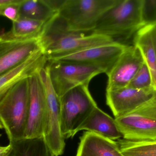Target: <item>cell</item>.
Here are the masks:
<instances>
[{"instance_id": "cell-1", "label": "cell", "mask_w": 156, "mask_h": 156, "mask_svg": "<svg viewBox=\"0 0 156 156\" xmlns=\"http://www.w3.org/2000/svg\"><path fill=\"white\" fill-rule=\"evenodd\" d=\"M118 0H60L57 18L63 21L62 30L92 33L104 14Z\"/></svg>"}, {"instance_id": "cell-2", "label": "cell", "mask_w": 156, "mask_h": 156, "mask_svg": "<svg viewBox=\"0 0 156 156\" xmlns=\"http://www.w3.org/2000/svg\"><path fill=\"white\" fill-rule=\"evenodd\" d=\"M143 0H118L101 17L93 33L127 39L144 26L141 16Z\"/></svg>"}, {"instance_id": "cell-3", "label": "cell", "mask_w": 156, "mask_h": 156, "mask_svg": "<svg viewBox=\"0 0 156 156\" xmlns=\"http://www.w3.org/2000/svg\"><path fill=\"white\" fill-rule=\"evenodd\" d=\"M29 103L28 78L17 83L0 101V118L10 142L25 138Z\"/></svg>"}, {"instance_id": "cell-4", "label": "cell", "mask_w": 156, "mask_h": 156, "mask_svg": "<svg viewBox=\"0 0 156 156\" xmlns=\"http://www.w3.org/2000/svg\"><path fill=\"white\" fill-rule=\"evenodd\" d=\"M60 99V130L65 139L74 137L78 130L97 106L89 85L69 91Z\"/></svg>"}, {"instance_id": "cell-5", "label": "cell", "mask_w": 156, "mask_h": 156, "mask_svg": "<svg viewBox=\"0 0 156 156\" xmlns=\"http://www.w3.org/2000/svg\"><path fill=\"white\" fill-rule=\"evenodd\" d=\"M50 33L45 32L40 37L42 48L48 59L115 41L111 37L93 32L72 33L59 28Z\"/></svg>"}, {"instance_id": "cell-6", "label": "cell", "mask_w": 156, "mask_h": 156, "mask_svg": "<svg viewBox=\"0 0 156 156\" xmlns=\"http://www.w3.org/2000/svg\"><path fill=\"white\" fill-rule=\"evenodd\" d=\"M46 101L43 137L55 156L64 154L66 143L60 130V99L51 82L48 62L39 70Z\"/></svg>"}, {"instance_id": "cell-7", "label": "cell", "mask_w": 156, "mask_h": 156, "mask_svg": "<svg viewBox=\"0 0 156 156\" xmlns=\"http://www.w3.org/2000/svg\"><path fill=\"white\" fill-rule=\"evenodd\" d=\"M115 119L123 139L156 141V93L141 106Z\"/></svg>"}, {"instance_id": "cell-8", "label": "cell", "mask_w": 156, "mask_h": 156, "mask_svg": "<svg viewBox=\"0 0 156 156\" xmlns=\"http://www.w3.org/2000/svg\"><path fill=\"white\" fill-rule=\"evenodd\" d=\"M48 64L51 82L60 98L74 88L89 85L94 77L105 73L100 67L78 62L48 60Z\"/></svg>"}, {"instance_id": "cell-9", "label": "cell", "mask_w": 156, "mask_h": 156, "mask_svg": "<svg viewBox=\"0 0 156 156\" xmlns=\"http://www.w3.org/2000/svg\"><path fill=\"white\" fill-rule=\"evenodd\" d=\"M127 45L120 42L89 48L75 53L48 59V60L71 61L94 65L107 74L123 53Z\"/></svg>"}, {"instance_id": "cell-10", "label": "cell", "mask_w": 156, "mask_h": 156, "mask_svg": "<svg viewBox=\"0 0 156 156\" xmlns=\"http://www.w3.org/2000/svg\"><path fill=\"white\" fill-rule=\"evenodd\" d=\"M43 49L40 38L9 39L0 35V76Z\"/></svg>"}, {"instance_id": "cell-11", "label": "cell", "mask_w": 156, "mask_h": 156, "mask_svg": "<svg viewBox=\"0 0 156 156\" xmlns=\"http://www.w3.org/2000/svg\"><path fill=\"white\" fill-rule=\"evenodd\" d=\"M39 71L28 78L30 103L29 118L25 138L43 136L46 101Z\"/></svg>"}, {"instance_id": "cell-12", "label": "cell", "mask_w": 156, "mask_h": 156, "mask_svg": "<svg viewBox=\"0 0 156 156\" xmlns=\"http://www.w3.org/2000/svg\"><path fill=\"white\" fill-rule=\"evenodd\" d=\"M144 63V58L139 49L134 45H127L116 63L106 74L108 78L106 90L127 87Z\"/></svg>"}, {"instance_id": "cell-13", "label": "cell", "mask_w": 156, "mask_h": 156, "mask_svg": "<svg viewBox=\"0 0 156 156\" xmlns=\"http://www.w3.org/2000/svg\"><path fill=\"white\" fill-rule=\"evenodd\" d=\"M156 90L154 88L137 89L129 87L106 90V104L115 118L133 111L154 97Z\"/></svg>"}, {"instance_id": "cell-14", "label": "cell", "mask_w": 156, "mask_h": 156, "mask_svg": "<svg viewBox=\"0 0 156 156\" xmlns=\"http://www.w3.org/2000/svg\"><path fill=\"white\" fill-rule=\"evenodd\" d=\"M48 59L43 49L35 53L15 67L0 76V101L20 81L44 67Z\"/></svg>"}, {"instance_id": "cell-15", "label": "cell", "mask_w": 156, "mask_h": 156, "mask_svg": "<svg viewBox=\"0 0 156 156\" xmlns=\"http://www.w3.org/2000/svg\"><path fill=\"white\" fill-rule=\"evenodd\" d=\"M76 156H124L117 142L91 132H86L80 138Z\"/></svg>"}, {"instance_id": "cell-16", "label": "cell", "mask_w": 156, "mask_h": 156, "mask_svg": "<svg viewBox=\"0 0 156 156\" xmlns=\"http://www.w3.org/2000/svg\"><path fill=\"white\" fill-rule=\"evenodd\" d=\"M135 34L134 45L140 50L150 70L156 90V23L143 27Z\"/></svg>"}, {"instance_id": "cell-17", "label": "cell", "mask_w": 156, "mask_h": 156, "mask_svg": "<svg viewBox=\"0 0 156 156\" xmlns=\"http://www.w3.org/2000/svg\"><path fill=\"white\" fill-rule=\"evenodd\" d=\"M82 130L94 133L112 141L123 138L115 119L98 107L82 125L78 132Z\"/></svg>"}, {"instance_id": "cell-18", "label": "cell", "mask_w": 156, "mask_h": 156, "mask_svg": "<svg viewBox=\"0 0 156 156\" xmlns=\"http://www.w3.org/2000/svg\"><path fill=\"white\" fill-rule=\"evenodd\" d=\"M60 1L22 0L19 9V17H25L52 24L57 16Z\"/></svg>"}, {"instance_id": "cell-19", "label": "cell", "mask_w": 156, "mask_h": 156, "mask_svg": "<svg viewBox=\"0 0 156 156\" xmlns=\"http://www.w3.org/2000/svg\"><path fill=\"white\" fill-rule=\"evenodd\" d=\"M48 24L25 17H19L12 22V29L2 34L5 38L13 39H28L41 37Z\"/></svg>"}, {"instance_id": "cell-20", "label": "cell", "mask_w": 156, "mask_h": 156, "mask_svg": "<svg viewBox=\"0 0 156 156\" xmlns=\"http://www.w3.org/2000/svg\"><path fill=\"white\" fill-rule=\"evenodd\" d=\"M11 149L5 156H55L44 137L24 138L10 142Z\"/></svg>"}, {"instance_id": "cell-21", "label": "cell", "mask_w": 156, "mask_h": 156, "mask_svg": "<svg viewBox=\"0 0 156 156\" xmlns=\"http://www.w3.org/2000/svg\"><path fill=\"white\" fill-rule=\"evenodd\" d=\"M116 142L124 156H156V141H133L122 138Z\"/></svg>"}, {"instance_id": "cell-22", "label": "cell", "mask_w": 156, "mask_h": 156, "mask_svg": "<svg viewBox=\"0 0 156 156\" xmlns=\"http://www.w3.org/2000/svg\"><path fill=\"white\" fill-rule=\"evenodd\" d=\"M127 87L137 89H146L154 88L151 72L145 62Z\"/></svg>"}, {"instance_id": "cell-23", "label": "cell", "mask_w": 156, "mask_h": 156, "mask_svg": "<svg viewBox=\"0 0 156 156\" xmlns=\"http://www.w3.org/2000/svg\"><path fill=\"white\" fill-rule=\"evenodd\" d=\"M141 16L144 26L156 23V0H143Z\"/></svg>"}, {"instance_id": "cell-24", "label": "cell", "mask_w": 156, "mask_h": 156, "mask_svg": "<svg viewBox=\"0 0 156 156\" xmlns=\"http://www.w3.org/2000/svg\"><path fill=\"white\" fill-rule=\"evenodd\" d=\"M22 0H12L11 2L0 5V16L16 21L19 17L20 4Z\"/></svg>"}, {"instance_id": "cell-25", "label": "cell", "mask_w": 156, "mask_h": 156, "mask_svg": "<svg viewBox=\"0 0 156 156\" xmlns=\"http://www.w3.org/2000/svg\"><path fill=\"white\" fill-rule=\"evenodd\" d=\"M11 149L10 144L7 146L0 147V156H5L9 153Z\"/></svg>"}, {"instance_id": "cell-26", "label": "cell", "mask_w": 156, "mask_h": 156, "mask_svg": "<svg viewBox=\"0 0 156 156\" xmlns=\"http://www.w3.org/2000/svg\"><path fill=\"white\" fill-rule=\"evenodd\" d=\"M12 0H0V5L6 4L11 2Z\"/></svg>"}, {"instance_id": "cell-27", "label": "cell", "mask_w": 156, "mask_h": 156, "mask_svg": "<svg viewBox=\"0 0 156 156\" xmlns=\"http://www.w3.org/2000/svg\"><path fill=\"white\" fill-rule=\"evenodd\" d=\"M0 129H4V127L3 124L2 122V120H1V118H0Z\"/></svg>"}, {"instance_id": "cell-28", "label": "cell", "mask_w": 156, "mask_h": 156, "mask_svg": "<svg viewBox=\"0 0 156 156\" xmlns=\"http://www.w3.org/2000/svg\"><path fill=\"white\" fill-rule=\"evenodd\" d=\"M1 136H2V134H0V139H1ZM0 147H1V145H0Z\"/></svg>"}]
</instances>
